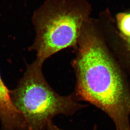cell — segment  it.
<instances>
[{"instance_id":"obj_6","label":"cell","mask_w":130,"mask_h":130,"mask_svg":"<svg viewBox=\"0 0 130 130\" xmlns=\"http://www.w3.org/2000/svg\"><path fill=\"white\" fill-rule=\"evenodd\" d=\"M115 20L117 28L121 35L130 39V11L117 13Z\"/></svg>"},{"instance_id":"obj_5","label":"cell","mask_w":130,"mask_h":130,"mask_svg":"<svg viewBox=\"0 0 130 130\" xmlns=\"http://www.w3.org/2000/svg\"><path fill=\"white\" fill-rule=\"evenodd\" d=\"M107 33L110 46L130 78V39L121 35L114 19L107 22Z\"/></svg>"},{"instance_id":"obj_7","label":"cell","mask_w":130,"mask_h":130,"mask_svg":"<svg viewBox=\"0 0 130 130\" xmlns=\"http://www.w3.org/2000/svg\"><path fill=\"white\" fill-rule=\"evenodd\" d=\"M43 130H64L58 127V126L55 125L53 122L50 123ZM93 130H97V126L95 125L94 126Z\"/></svg>"},{"instance_id":"obj_3","label":"cell","mask_w":130,"mask_h":130,"mask_svg":"<svg viewBox=\"0 0 130 130\" xmlns=\"http://www.w3.org/2000/svg\"><path fill=\"white\" fill-rule=\"evenodd\" d=\"M42 65L36 60L28 65L17 87L10 90L12 102L23 117L26 130H43L56 116L73 115L88 106L73 92L62 95L56 92L44 76Z\"/></svg>"},{"instance_id":"obj_2","label":"cell","mask_w":130,"mask_h":130,"mask_svg":"<svg viewBox=\"0 0 130 130\" xmlns=\"http://www.w3.org/2000/svg\"><path fill=\"white\" fill-rule=\"evenodd\" d=\"M92 12L88 0H45L33 14L36 36L30 51L43 64L54 55L76 47L85 22Z\"/></svg>"},{"instance_id":"obj_4","label":"cell","mask_w":130,"mask_h":130,"mask_svg":"<svg viewBox=\"0 0 130 130\" xmlns=\"http://www.w3.org/2000/svg\"><path fill=\"white\" fill-rule=\"evenodd\" d=\"M1 130H26L23 117L12 102L10 90L5 85L0 75Z\"/></svg>"},{"instance_id":"obj_1","label":"cell","mask_w":130,"mask_h":130,"mask_svg":"<svg viewBox=\"0 0 130 130\" xmlns=\"http://www.w3.org/2000/svg\"><path fill=\"white\" fill-rule=\"evenodd\" d=\"M107 7L84 23L71 65L76 85L73 92L106 114L116 130H130V79L108 42Z\"/></svg>"}]
</instances>
